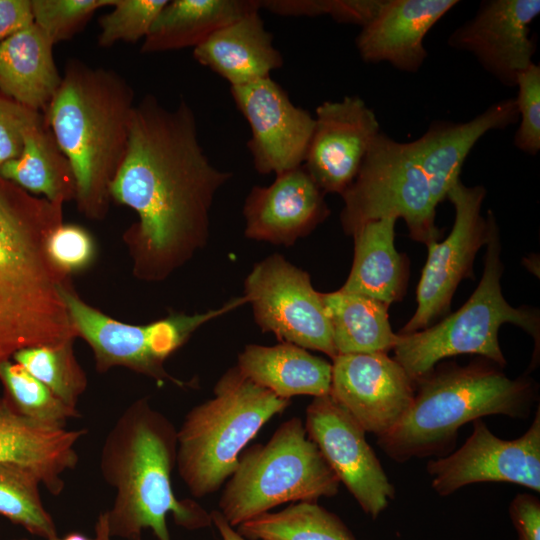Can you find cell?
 <instances>
[{"instance_id": "1", "label": "cell", "mask_w": 540, "mask_h": 540, "mask_svg": "<svg viewBox=\"0 0 540 540\" xmlns=\"http://www.w3.org/2000/svg\"><path fill=\"white\" fill-rule=\"evenodd\" d=\"M231 177L204 152L185 99L167 108L147 94L135 104L110 196L137 214L122 235L136 279L163 281L206 245L214 197Z\"/></svg>"}, {"instance_id": "2", "label": "cell", "mask_w": 540, "mask_h": 540, "mask_svg": "<svg viewBox=\"0 0 540 540\" xmlns=\"http://www.w3.org/2000/svg\"><path fill=\"white\" fill-rule=\"evenodd\" d=\"M62 224L63 204L0 175V366L20 350L77 338L60 293L71 276L47 251Z\"/></svg>"}, {"instance_id": "3", "label": "cell", "mask_w": 540, "mask_h": 540, "mask_svg": "<svg viewBox=\"0 0 540 540\" xmlns=\"http://www.w3.org/2000/svg\"><path fill=\"white\" fill-rule=\"evenodd\" d=\"M177 460V429L147 397L132 402L108 432L100 472L114 490L104 511L111 538L142 540L151 529L157 540H171L167 515L187 530L212 525L211 515L191 499H178L171 475Z\"/></svg>"}, {"instance_id": "4", "label": "cell", "mask_w": 540, "mask_h": 540, "mask_svg": "<svg viewBox=\"0 0 540 540\" xmlns=\"http://www.w3.org/2000/svg\"><path fill=\"white\" fill-rule=\"evenodd\" d=\"M135 92L113 69L67 61L61 84L43 113L69 160L78 211L93 221L109 212L110 187L125 158Z\"/></svg>"}, {"instance_id": "5", "label": "cell", "mask_w": 540, "mask_h": 540, "mask_svg": "<svg viewBox=\"0 0 540 540\" xmlns=\"http://www.w3.org/2000/svg\"><path fill=\"white\" fill-rule=\"evenodd\" d=\"M416 385L405 414L377 437L382 451L398 463L442 455L455 444L460 427L484 416L525 418L535 399L528 378L511 379L495 363L482 361L435 367Z\"/></svg>"}, {"instance_id": "6", "label": "cell", "mask_w": 540, "mask_h": 540, "mask_svg": "<svg viewBox=\"0 0 540 540\" xmlns=\"http://www.w3.org/2000/svg\"><path fill=\"white\" fill-rule=\"evenodd\" d=\"M213 394L193 407L177 430L178 474L196 498L218 491L247 444L291 403L247 378L237 366L221 376Z\"/></svg>"}, {"instance_id": "7", "label": "cell", "mask_w": 540, "mask_h": 540, "mask_svg": "<svg viewBox=\"0 0 540 540\" xmlns=\"http://www.w3.org/2000/svg\"><path fill=\"white\" fill-rule=\"evenodd\" d=\"M340 481L298 417L283 422L265 444L243 450L218 502L232 526L287 502L333 497Z\"/></svg>"}, {"instance_id": "8", "label": "cell", "mask_w": 540, "mask_h": 540, "mask_svg": "<svg viewBox=\"0 0 540 540\" xmlns=\"http://www.w3.org/2000/svg\"><path fill=\"white\" fill-rule=\"evenodd\" d=\"M482 278L466 303L435 325L397 334L394 359L416 385L436 364L447 357L476 354L503 368L506 360L499 346L498 331L512 323L530 334L539 345V315L535 310L512 307L501 291L503 266L499 231L494 216L490 222Z\"/></svg>"}, {"instance_id": "9", "label": "cell", "mask_w": 540, "mask_h": 540, "mask_svg": "<svg viewBox=\"0 0 540 540\" xmlns=\"http://www.w3.org/2000/svg\"><path fill=\"white\" fill-rule=\"evenodd\" d=\"M76 336L90 347L97 372L124 367L178 387L191 383L171 375L164 363L181 348L203 324L246 302L244 296L234 298L222 307L192 315L171 312L154 322L135 325L117 320L86 302L76 291L72 280L60 287Z\"/></svg>"}, {"instance_id": "10", "label": "cell", "mask_w": 540, "mask_h": 540, "mask_svg": "<svg viewBox=\"0 0 540 540\" xmlns=\"http://www.w3.org/2000/svg\"><path fill=\"white\" fill-rule=\"evenodd\" d=\"M341 196L340 220L349 235L366 223L393 217L402 218L410 237L426 246L439 238L436 204L411 142L380 132Z\"/></svg>"}, {"instance_id": "11", "label": "cell", "mask_w": 540, "mask_h": 540, "mask_svg": "<svg viewBox=\"0 0 540 540\" xmlns=\"http://www.w3.org/2000/svg\"><path fill=\"white\" fill-rule=\"evenodd\" d=\"M263 332L283 342L337 356L330 322L309 274L283 256L274 254L254 265L244 284V295Z\"/></svg>"}, {"instance_id": "12", "label": "cell", "mask_w": 540, "mask_h": 540, "mask_svg": "<svg viewBox=\"0 0 540 540\" xmlns=\"http://www.w3.org/2000/svg\"><path fill=\"white\" fill-rule=\"evenodd\" d=\"M486 195L483 186H466L459 180L447 197L454 206L455 218L448 237L427 245L428 257L417 287V308L399 334L427 328L450 308L460 281L472 275L474 258L487 243L490 222L481 214Z\"/></svg>"}, {"instance_id": "13", "label": "cell", "mask_w": 540, "mask_h": 540, "mask_svg": "<svg viewBox=\"0 0 540 540\" xmlns=\"http://www.w3.org/2000/svg\"><path fill=\"white\" fill-rule=\"evenodd\" d=\"M432 488L449 496L469 484L508 482L540 492V408L527 431L514 440L495 436L482 419L455 452L429 461Z\"/></svg>"}, {"instance_id": "14", "label": "cell", "mask_w": 540, "mask_h": 540, "mask_svg": "<svg viewBox=\"0 0 540 540\" xmlns=\"http://www.w3.org/2000/svg\"><path fill=\"white\" fill-rule=\"evenodd\" d=\"M305 428L323 457L363 512L376 519L395 497L365 430L330 394L314 397Z\"/></svg>"}, {"instance_id": "15", "label": "cell", "mask_w": 540, "mask_h": 540, "mask_svg": "<svg viewBox=\"0 0 540 540\" xmlns=\"http://www.w3.org/2000/svg\"><path fill=\"white\" fill-rule=\"evenodd\" d=\"M237 109L250 126L247 142L255 170L282 174L303 165L315 119L292 103L271 77L230 87Z\"/></svg>"}, {"instance_id": "16", "label": "cell", "mask_w": 540, "mask_h": 540, "mask_svg": "<svg viewBox=\"0 0 540 540\" xmlns=\"http://www.w3.org/2000/svg\"><path fill=\"white\" fill-rule=\"evenodd\" d=\"M330 395L365 432L379 437L405 414L415 384L385 352L338 354L332 363Z\"/></svg>"}, {"instance_id": "17", "label": "cell", "mask_w": 540, "mask_h": 540, "mask_svg": "<svg viewBox=\"0 0 540 540\" xmlns=\"http://www.w3.org/2000/svg\"><path fill=\"white\" fill-rule=\"evenodd\" d=\"M539 14V0L482 1L447 43L474 55L502 85L516 87L518 75L534 62L537 44L530 27Z\"/></svg>"}, {"instance_id": "18", "label": "cell", "mask_w": 540, "mask_h": 540, "mask_svg": "<svg viewBox=\"0 0 540 540\" xmlns=\"http://www.w3.org/2000/svg\"><path fill=\"white\" fill-rule=\"evenodd\" d=\"M303 167L324 193L342 194L354 181L374 138L381 132L374 111L358 96L324 101Z\"/></svg>"}, {"instance_id": "19", "label": "cell", "mask_w": 540, "mask_h": 540, "mask_svg": "<svg viewBox=\"0 0 540 540\" xmlns=\"http://www.w3.org/2000/svg\"><path fill=\"white\" fill-rule=\"evenodd\" d=\"M324 194L303 165L276 175L269 186H254L243 207L245 236L293 245L328 217Z\"/></svg>"}, {"instance_id": "20", "label": "cell", "mask_w": 540, "mask_h": 540, "mask_svg": "<svg viewBox=\"0 0 540 540\" xmlns=\"http://www.w3.org/2000/svg\"><path fill=\"white\" fill-rule=\"evenodd\" d=\"M458 3L456 0H382L356 37L359 56L367 63L386 62L403 72H417L427 58L425 36Z\"/></svg>"}, {"instance_id": "21", "label": "cell", "mask_w": 540, "mask_h": 540, "mask_svg": "<svg viewBox=\"0 0 540 540\" xmlns=\"http://www.w3.org/2000/svg\"><path fill=\"white\" fill-rule=\"evenodd\" d=\"M86 433V429L70 430L29 419L0 397V464L32 470L54 496L64 489L66 471L77 466L76 445Z\"/></svg>"}, {"instance_id": "22", "label": "cell", "mask_w": 540, "mask_h": 540, "mask_svg": "<svg viewBox=\"0 0 540 540\" xmlns=\"http://www.w3.org/2000/svg\"><path fill=\"white\" fill-rule=\"evenodd\" d=\"M518 120L515 98L502 99L466 122L434 121L420 138L411 142L436 206L460 180L463 164L480 138Z\"/></svg>"}, {"instance_id": "23", "label": "cell", "mask_w": 540, "mask_h": 540, "mask_svg": "<svg viewBox=\"0 0 540 540\" xmlns=\"http://www.w3.org/2000/svg\"><path fill=\"white\" fill-rule=\"evenodd\" d=\"M259 11H253L214 32L193 49L194 59L224 78L230 87L270 77L283 66Z\"/></svg>"}, {"instance_id": "24", "label": "cell", "mask_w": 540, "mask_h": 540, "mask_svg": "<svg viewBox=\"0 0 540 540\" xmlns=\"http://www.w3.org/2000/svg\"><path fill=\"white\" fill-rule=\"evenodd\" d=\"M53 46L35 23L0 42V91L44 113L62 80Z\"/></svg>"}, {"instance_id": "25", "label": "cell", "mask_w": 540, "mask_h": 540, "mask_svg": "<svg viewBox=\"0 0 540 540\" xmlns=\"http://www.w3.org/2000/svg\"><path fill=\"white\" fill-rule=\"evenodd\" d=\"M238 369L275 395L290 399L330 394L332 364L297 345H247L238 356Z\"/></svg>"}, {"instance_id": "26", "label": "cell", "mask_w": 540, "mask_h": 540, "mask_svg": "<svg viewBox=\"0 0 540 540\" xmlns=\"http://www.w3.org/2000/svg\"><path fill=\"white\" fill-rule=\"evenodd\" d=\"M260 9V0L168 1L143 39L141 52L194 49L217 30Z\"/></svg>"}, {"instance_id": "27", "label": "cell", "mask_w": 540, "mask_h": 540, "mask_svg": "<svg viewBox=\"0 0 540 540\" xmlns=\"http://www.w3.org/2000/svg\"><path fill=\"white\" fill-rule=\"evenodd\" d=\"M393 217L364 224L353 233L354 258L350 274L340 288L390 306L401 299L407 280L405 261L394 246Z\"/></svg>"}, {"instance_id": "28", "label": "cell", "mask_w": 540, "mask_h": 540, "mask_svg": "<svg viewBox=\"0 0 540 540\" xmlns=\"http://www.w3.org/2000/svg\"><path fill=\"white\" fill-rule=\"evenodd\" d=\"M0 175L29 193L64 205L75 199L71 164L43 116L23 132L21 154L0 165Z\"/></svg>"}, {"instance_id": "29", "label": "cell", "mask_w": 540, "mask_h": 540, "mask_svg": "<svg viewBox=\"0 0 540 540\" xmlns=\"http://www.w3.org/2000/svg\"><path fill=\"white\" fill-rule=\"evenodd\" d=\"M338 354L393 349L397 334L388 318L389 305L360 294L337 290L321 293Z\"/></svg>"}, {"instance_id": "30", "label": "cell", "mask_w": 540, "mask_h": 540, "mask_svg": "<svg viewBox=\"0 0 540 540\" xmlns=\"http://www.w3.org/2000/svg\"><path fill=\"white\" fill-rule=\"evenodd\" d=\"M247 540H356L336 514L317 502H295L237 526Z\"/></svg>"}, {"instance_id": "31", "label": "cell", "mask_w": 540, "mask_h": 540, "mask_svg": "<svg viewBox=\"0 0 540 540\" xmlns=\"http://www.w3.org/2000/svg\"><path fill=\"white\" fill-rule=\"evenodd\" d=\"M40 485L32 470L17 464H0V515L34 536L52 540L59 536L43 505Z\"/></svg>"}, {"instance_id": "32", "label": "cell", "mask_w": 540, "mask_h": 540, "mask_svg": "<svg viewBox=\"0 0 540 540\" xmlns=\"http://www.w3.org/2000/svg\"><path fill=\"white\" fill-rule=\"evenodd\" d=\"M73 344L71 340L60 345L30 347L18 351L12 359L66 404L77 408L88 379L75 356Z\"/></svg>"}, {"instance_id": "33", "label": "cell", "mask_w": 540, "mask_h": 540, "mask_svg": "<svg viewBox=\"0 0 540 540\" xmlns=\"http://www.w3.org/2000/svg\"><path fill=\"white\" fill-rule=\"evenodd\" d=\"M3 396L21 415L39 423L66 427L80 417L77 408L66 404L25 368L11 360L0 366Z\"/></svg>"}, {"instance_id": "34", "label": "cell", "mask_w": 540, "mask_h": 540, "mask_svg": "<svg viewBox=\"0 0 540 540\" xmlns=\"http://www.w3.org/2000/svg\"><path fill=\"white\" fill-rule=\"evenodd\" d=\"M168 0H116L113 9L99 19L98 45L111 47L119 41L144 39Z\"/></svg>"}, {"instance_id": "35", "label": "cell", "mask_w": 540, "mask_h": 540, "mask_svg": "<svg viewBox=\"0 0 540 540\" xmlns=\"http://www.w3.org/2000/svg\"><path fill=\"white\" fill-rule=\"evenodd\" d=\"M116 0H31L34 23L57 44L71 39L100 8Z\"/></svg>"}, {"instance_id": "36", "label": "cell", "mask_w": 540, "mask_h": 540, "mask_svg": "<svg viewBox=\"0 0 540 540\" xmlns=\"http://www.w3.org/2000/svg\"><path fill=\"white\" fill-rule=\"evenodd\" d=\"M382 0H260L261 9L282 16L329 15L341 23L364 26Z\"/></svg>"}, {"instance_id": "37", "label": "cell", "mask_w": 540, "mask_h": 540, "mask_svg": "<svg viewBox=\"0 0 540 540\" xmlns=\"http://www.w3.org/2000/svg\"><path fill=\"white\" fill-rule=\"evenodd\" d=\"M515 98L519 126L514 144L520 151L535 156L540 151V66L533 62L516 80Z\"/></svg>"}, {"instance_id": "38", "label": "cell", "mask_w": 540, "mask_h": 540, "mask_svg": "<svg viewBox=\"0 0 540 540\" xmlns=\"http://www.w3.org/2000/svg\"><path fill=\"white\" fill-rule=\"evenodd\" d=\"M47 251L52 263L69 276L90 268L97 255L94 238L85 228L64 223L50 235Z\"/></svg>"}, {"instance_id": "39", "label": "cell", "mask_w": 540, "mask_h": 540, "mask_svg": "<svg viewBox=\"0 0 540 540\" xmlns=\"http://www.w3.org/2000/svg\"><path fill=\"white\" fill-rule=\"evenodd\" d=\"M43 116L0 91V165L21 154L23 132Z\"/></svg>"}, {"instance_id": "40", "label": "cell", "mask_w": 540, "mask_h": 540, "mask_svg": "<svg viewBox=\"0 0 540 540\" xmlns=\"http://www.w3.org/2000/svg\"><path fill=\"white\" fill-rule=\"evenodd\" d=\"M518 540H540V501L531 494L514 497L509 507Z\"/></svg>"}, {"instance_id": "41", "label": "cell", "mask_w": 540, "mask_h": 540, "mask_svg": "<svg viewBox=\"0 0 540 540\" xmlns=\"http://www.w3.org/2000/svg\"><path fill=\"white\" fill-rule=\"evenodd\" d=\"M33 24L31 0H0V42Z\"/></svg>"}, {"instance_id": "42", "label": "cell", "mask_w": 540, "mask_h": 540, "mask_svg": "<svg viewBox=\"0 0 540 540\" xmlns=\"http://www.w3.org/2000/svg\"><path fill=\"white\" fill-rule=\"evenodd\" d=\"M210 515L212 524L217 528L222 540H247L226 521L219 510H213Z\"/></svg>"}, {"instance_id": "43", "label": "cell", "mask_w": 540, "mask_h": 540, "mask_svg": "<svg viewBox=\"0 0 540 540\" xmlns=\"http://www.w3.org/2000/svg\"><path fill=\"white\" fill-rule=\"evenodd\" d=\"M95 540H111V536L109 534L107 521L105 517V513L102 512L99 514L97 521L95 523Z\"/></svg>"}, {"instance_id": "44", "label": "cell", "mask_w": 540, "mask_h": 540, "mask_svg": "<svg viewBox=\"0 0 540 540\" xmlns=\"http://www.w3.org/2000/svg\"><path fill=\"white\" fill-rule=\"evenodd\" d=\"M16 540H26V539H16ZM52 540H60V537H57V538L52 539Z\"/></svg>"}]
</instances>
